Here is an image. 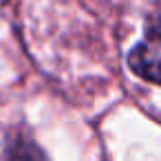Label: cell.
Segmentation results:
<instances>
[{
	"instance_id": "1",
	"label": "cell",
	"mask_w": 161,
	"mask_h": 161,
	"mask_svg": "<svg viewBox=\"0 0 161 161\" xmlns=\"http://www.w3.org/2000/svg\"><path fill=\"white\" fill-rule=\"evenodd\" d=\"M128 66L141 80L161 84V18L150 20L143 40L128 53Z\"/></svg>"
},
{
	"instance_id": "2",
	"label": "cell",
	"mask_w": 161,
	"mask_h": 161,
	"mask_svg": "<svg viewBox=\"0 0 161 161\" xmlns=\"http://www.w3.org/2000/svg\"><path fill=\"white\" fill-rule=\"evenodd\" d=\"M5 161H49L42 148L29 137H16L5 152Z\"/></svg>"
}]
</instances>
